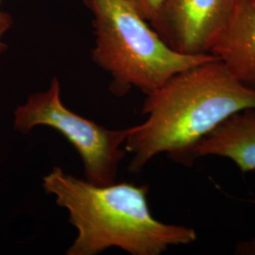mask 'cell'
Returning <instances> with one entry per match:
<instances>
[{
	"label": "cell",
	"mask_w": 255,
	"mask_h": 255,
	"mask_svg": "<svg viewBox=\"0 0 255 255\" xmlns=\"http://www.w3.org/2000/svg\"><path fill=\"white\" fill-rule=\"evenodd\" d=\"M146 96V121L131 127L124 144L132 154L128 170L135 173L161 153L190 167L204 137L233 114L255 108V90L238 82L218 58L175 74Z\"/></svg>",
	"instance_id": "1"
},
{
	"label": "cell",
	"mask_w": 255,
	"mask_h": 255,
	"mask_svg": "<svg viewBox=\"0 0 255 255\" xmlns=\"http://www.w3.org/2000/svg\"><path fill=\"white\" fill-rule=\"evenodd\" d=\"M43 187L67 211L77 230L66 255H97L111 248L131 255H159L169 247L190 245L198 239L194 228L155 219L146 184L97 185L54 166L43 178Z\"/></svg>",
	"instance_id": "2"
},
{
	"label": "cell",
	"mask_w": 255,
	"mask_h": 255,
	"mask_svg": "<svg viewBox=\"0 0 255 255\" xmlns=\"http://www.w3.org/2000/svg\"><path fill=\"white\" fill-rule=\"evenodd\" d=\"M84 2L93 13L92 61L112 76L110 90L117 97L131 88L147 95L175 74L217 58L175 51L125 0Z\"/></svg>",
	"instance_id": "3"
},
{
	"label": "cell",
	"mask_w": 255,
	"mask_h": 255,
	"mask_svg": "<svg viewBox=\"0 0 255 255\" xmlns=\"http://www.w3.org/2000/svg\"><path fill=\"white\" fill-rule=\"evenodd\" d=\"M14 128L24 134L46 126L60 132L82 158L84 179L97 185L116 182L130 128L109 129L68 109L61 99V84L53 78L47 90L31 94L14 112Z\"/></svg>",
	"instance_id": "4"
},
{
	"label": "cell",
	"mask_w": 255,
	"mask_h": 255,
	"mask_svg": "<svg viewBox=\"0 0 255 255\" xmlns=\"http://www.w3.org/2000/svg\"><path fill=\"white\" fill-rule=\"evenodd\" d=\"M238 0H165L150 26L173 50L210 54Z\"/></svg>",
	"instance_id": "5"
},
{
	"label": "cell",
	"mask_w": 255,
	"mask_h": 255,
	"mask_svg": "<svg viewBox=\"0 0 255 255\" xmlns=\"http://www.w3.org/2000/svg\"><path fill=\"white\" fill-rule=\"evenodd\" d=\"M210 54L238 82L255 90V0H238Z\"/></svg>",
	"instance_id": "6"
},
{
	"label": "cell",
	"mask_w": 255,
	"mask_h": 255,
	"mask_svg": "<svg viewBox=\"0 0 255 255\" xmlns=\"http://www.w3.org/2000/svg\"><path fill=\"white\" fill-rule=\"evenodd\" d=\"M227 158L242 173L255 170V108L241 110L222 121L198 144L196 160Z\"/></svg>",
	"instance_id": "7"
},
{
	"label": "cell",
	"mask_w": 255,
	"mask_h": 255,
	"mask_svg": "<svg viewBox=\"0 0 255 255\" xmlns=\"http://www.w3.org/2000/svg\"><path fill=\"white\" fill-rule=\"evenodd\" d=\"M137 13L151 24L159 16L165 0H125Z\"/></svg>",
	"instance_id": "8"
},
{
	"label": "cell",
	"mask_w": 255,
	"mask_h": 255,
	"mask_svg": "<svg viewBox=\"0 0 255 255\" xmlns=\"http://www.w3.org/2000/svg\"><path fill=\"white\" fill-rule=\"evenodd\" d=\"M10 25H11L10 15L6 12L0 11V53L4 52L7 48V46L2 41V37L9 29Z\"/></svg>",
	"instance_id": "9"
},
{
	"label": "cell",
	"mask_w": 255,
	"mask_h": 255,
	"mask_svg": "<svg viewBox=\"0 0 255 255\" xmlns=\"http://www.w3.org/2000/svg\"><path fill=\"white\" fill-rule=\"evenodd\" d=\"M237 255H255V237L246 242H241L237 247Z\"/></svg>",
	"instance_id": "10"
}]
</instances>
